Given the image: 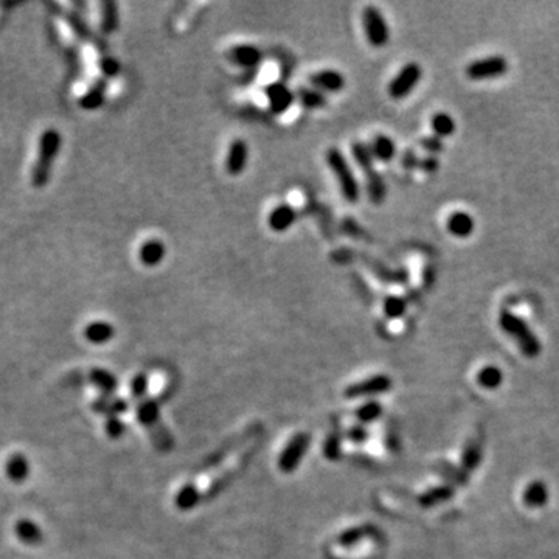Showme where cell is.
I'll return each instance as SVG.
<instances>
[{"instance_id": "cell-1", "label": "cell", "mask_w": 559, "mask_h": 559, "mask_svg": "<svg viewBox=\"0 0 559 559\" xmlns=\"http://www.w3.org/2000/svg\"><path fill=\"white\" fill-rule=\"evenodd\" d=\"M253 441H248L244 446H241L238 451H233L230 453L222 463L205 471L204 474L197 475L190 483H185L176 493V497H174L176 507L180 509H190L197 505L207 496L213 494L217 488L222 487V483H226L228 478H232L235 472L244 464L246 458L253 451Z\"/></svg>"}, {"instance_id": "cell-2", "label": "cell", "mask_w": 559, "mask_h": 559, "mask_svg": "<svg viewBox=\"0 0 559 559\" xmlns=\"http://www.w3.org/2000/svg\"><path fill=\"white\" fill-rule=\"evenodd\" d=\"M61 134L53 128L46 129L39 139V149H37V159L31 171V185L35 188H43L48 184L53 173L55 160L58 157L61 149Z\"/></svg>"}, {"instance_id": "cell-3", "label": "cell", "mask_w": 559, "mask_h": 559, "mask_svg": "<svg viewBox=\"0 0 559 559\" xmlns=\"http://www.w3.org/2000/svg\"><path fill=\"white\" fill-rule=\"evenodd\" d=\"M351 154L356 165L364 171L366 193H369L370 201L376 205L382 204L385 195H387V188H385L382 176L375 168V159H373L369 145H365L362 141H354L351 145Z\"/></svg>"}, {"instance_id": "cell-4", "label": "cell", "mask_w": 559, "mask_h": 559, "mask_svg": "<svg viewBox=\"0 0 559 559\" xmlns=\"http://www.w3.org/2000/svg\"><path fill=\"white\" fill-rule=\"evenodd\" d=\"M325 157L329 170L337 180L342 196L348 204H357L360 199V186L344 153L339 148H329Z\"/></svg>"}, {"instance_id": "cell-5", "label": "cell", "mask_w": 559, "mask_h": 559, "mask_svg": "<svg viewBox=\"0 0 559 559\" xmlns=\"http://www.w3.org/2000/svg\"><path fill=\"white\" fill-rule=\"evenodd\" d=\"M499 323L503 331L518 342L520 351L527 357H536L540 353L542 346H540L538 335L531 331V328L528 326V323L524 319L513 314L511 311L503 309L499 315Z\"/></svg>"}, {"instance_id": "cell-6", "label": "cell", "mask_w": 559, "mask_h": 559, "mask_svg": "<svg viewBox=\"0 0 559 559\" xmlns=\"http://www.w3.org/2000/svg\"><path fill=\"white\" fill-rule=\"evenodd\" d=\"M362 25L366 41L371 47L382 48L390 41V28L377 6L369 5L362 11Z\"/></svg>"}, {"instance_id": "cell-7", "label": "cell", "mask_w": 559, "mask_h": 559, "mask_svg": "<svg viewBox=\"0 0 559 559\" xmlns=\"http://www.w3.org/2000/svg\"><path fill=\"white\" fill-rule=\"evenodd\" d=\"M422 77V68L418 62H409L404 66L396 77L390 81L389 95L393 99H402L413 92L416 84Z\"/></svg>"}, {"instance_id": "cell-8", "label": "cell", "mask_w": 559, "mask_h": 559, "mask_svg": "<svg viewBox=\"0 0 559 559\" xmlns=\"http://www.w3.org/2000/svg\"><path fill=\"white\" fill-rule=\"evenodd\" d=\"M508 72V61L500 55L477 59L466 67V77L472 81L499 78Z\"/></svg>"}, {"instance_id": "cell-9", "label": "cell", "mask_w": 559, "mask_h": 559, "mask_svg": "<svg viewBox=\"0 0 559 559\" xmlns=\"http://www.w3.org/2000/svg\"><path fill=\"white\" fill-rule=\"evenodd\" d=\"M391 387V379L387 375H373L365 379H359V381L346 385L344 390V395L350 400H356V398L362 396H373L387 391Z\"/></svg>"}, {"instance_id": "cell-10", "label": "cell", "mask_w": 559, "mask_h": 559, "mask_svg": "<svg viewBox=\"0 0 559 559\" xmlns=\"http://www.w3.org/2000/svg\"><path fill=\"white\" fill-rule=\"evenodd\" d=\"M264 95L269 103L271 112L277 115H282L291 109V106L295 101V93L292 92L283 81H275L266 86Z\"/></svg>"}, {"instance_id": "cell-11", "label": "cell", "mask_w": 559, "mask_h": 559, "mask_svg": "<svg viewBox=\"0 0 559 559\" xmlns=\"http://www.w3.org/2000/svg\"><path fill=\"white\" fill-rule=\"evenodd\" d=\"M52 6H53V8L58 10L56 12H58V14H59L62 19H64L68 27H70V30L73 31L75 35L78 36L79 41L93 42L99 50H101V52H104V47H106L104 42H101V39H98V37H95V35H93L92 30L89 28V25L86 23L83 16H81L78 11H67V10L62 8V6L58 5V3H52Z\"/></svg>"}, {"instance_id": "cell-12", "label": "cell", "mask_w": 559, "mask_h": 559, "mask_svg": "<svg viewBox=\"0 0 559 559\" xmlns=\"http://www.w3.org/2000/svg\"><path fill=\"white\" fill-rule=\"evenodd\" d=\"M227 59L244 70H255L263 62V52L252 43H238L228 48Z\"/></svg>"}, {"instance_id": "cell-13", "label": "cell", "mask_w": 559, "mask_h": 559, "mask_svg": "<svg viewBox=\"0 0 559 559\" xmlns=\"http://www.w3.org/2000/svg\"><path fill=\"white\" fill-rule=\"evenodd\" d=\"M308 446V435L306 433H295L288 443H286L284 449L280 453L278 466L280 469L284 472H291L295 469V466L300 463L304 451Z\"/></svg>"}, {"instance_id": "cell-14", "label": "cell", "mask_w": 559, "mask_h": 559, "mask_svg": "<svg viewBox=\"0 0 559 559\" xmlns=\"http://www.w3.org/2000/svg\"><path fill=\"white\" fill-rule=\"evenodd\" d=\"M309 83L314 89L323 93H337L345 89V77L334 68H323L309 77Z\"/></svg>"}, {"instance_id": "cell-15", "label": "cell", "mask_w": 559, "mask_h": 559, "mask_svg": "<svg viewBox=\"0 0 559 559\" xmlns=\"http://www.w3.org/2000/svg\"><path fill=\"white\" fill-rule=\"evenodd\" d=\"M248 161V146L246 140L235 139L230 143L227 157H226V170L230 176H239L246 170Z\"/></svg>"}, {"instance_id": "cell-16", "label": "cell", "mask_w": 559, "mask_h": 559, "mask_svg": "<svg viewBox=\"0 0 559 559\" xmlns=\"http://www.w3.org/2000/svg\"><path fill=\"white\" fill-rule=\"evenodd\" d=\"M297 219V211L291 204H278L267 216V226L275 233H283L289 230Z\"/></svg>"}, {"instance_id": "cell-17", "label": "cell", "mask_w": 559, "mask_h": 559, "mask_svg": "<svg viewBox=\"0 0 559 559\" xmlns=\"http://www.w3.org/2000/svg\"><path fill=\"white\" fill-rule=\"evenodd\" d=\"M106 93H108V79L98 78L93 83L83 97L79 98V108L84 110H97L101 108L106 101Z\"/></svg>"}, {"instance_id": "cell-18", "label": "cell", "mask_w": 559, "mask_h": 559, "mask_svg": "<svg viewBox=\"0 0 559 559\" xmlns=\"http://www.w3.org/2000/svg\"><path fill=\"white\" fill-rule=\"evenodd\" d=\"M166 257V246L160 239H148L141 244L139 251V258L143 266L155 267L159 266Z\"/></svg>"}, {"instance_id": "cell-19", "label": "cell", "mask_w": 559, "mask_h": 559, "mask_svg": "<svg viewBox=\"0 0 559 559\" xmlns=\"http://www.w3.org/2000/svg\"><path fill=\"white\" fill-rule=\"evenodd\" d=\"M446 227L449 230V233L457 236V238H468V236L474 232L475 222L474 217L464 213V211H455V213H452L447 217Z\"/></svg>"}, {"instance_id": "cell-20", "label": "cell", "mask_w": 559, "mask_h": 559, "mask_svg": "<svg viewBox=\"0 0 559 559\" xmlns=\"http://www.w3.org/2000/svg\"><path fill=\"white\" fill-rule=\"evenodd\" d=\"M370 151L373 159H376L379 161H384V164H389V161L396 155V145L395 141L387 135L379 134L375 139L370 141Z\"/></svg>"}, {"instance_id": "cell-21", "label": "cell", "mask_w": 559, "mask_h": 559, "mask_svg": "<svg viewBox=\"0 0 559 559\" xmlns=\"http://www.w3.org/2000/svg\"><path fill=\"white\" fill-rule=\"evenodd\" d=\"M115 334V328L108 322L97 320L84 328V337L95 345H103L109 342Z\"/></svg>"}, {"instance_id": "cell-22", "label": "cell", "mask_w": 559, "mask_h": 559, "mask_svg": "<svg viewBox=\"0 0 559 559\" xmlns=\"http://www.w3.org/2000/svg\"><path fill=\"white\" fill-rule=\"evenodd\" d=\"M101 22H99V28H101L103 35H112L118 30L120 25V14H118V3L114 0H103L101 2Z\"/></svg>"}, {"instance_id": "cell-23", "label": "cell", "mask_w": 559, "mask_h": 559, "mask_svg": "<svg viewBox=\"0 0 559 559\" xmlns=\"http://www.w3.org/2000/svg\"><path fill=\"white\" fill-rule=\"evenodd\" d=\"M524 502L530 508H540L549 502V489L542 482H531L524 493Z\"/></svg>"}, {"instance_id": "cell-24", "label": "cell", "mask_w": 559, "mask_h": 559, "mask_svg": "<svg viewBox=\"0 0 559 559\" xmlns=\"http://www.w3.org/2000/svg\"><path fill=\"white\" fill-rule=\"evenodd\" d=\"M6 475L10 480L21 483L28 477V462L21 453H12L6 463Z\"/></svg>"}, {"instance_id": "cell-25", "label": "cell", "mask_w": 559, "mask_h": 559, "mask_svg": "<svg viewBox=\"0 0 559 559\" xmlns=\"http://www.w3.org/2000/svg\"><path fill=\"white\" fill-rule=\"evenodd\" d=\"M452 496H453V489L451 487H447V484H444V487H435V488L427 489L426 493H422L418 497V502H420V505L429 508V507L440 505V503L449 500Z\"/></svg>"}, {"instance_id": "cell-26", "label": "cell", "mask_w": 559, "mask_h": 559, "mask_svg": "<svg viewBox=\"0 0 559 559\" xmlns=\"http://www.w3.org/2000/svg\"><path fill=\"white\" fill-rule=\"evenodd\" d=\"M297 98L303 108L306 109H320L328 103L325 93L314 89V87H302L297 92Z\"/></svg>"}, {"instance_id": "cell-27", "label": "cell", "mask_w": 559, "mask_h": 559, "mask_svg": "<svg viewBox=\"0 0 559 559\" xmlns=\"http://www.w3.org/2000/svg\"><path fill=\"white\" fill-rule=\"evenodd\" d=\"M16 533H17L19 539H21L22 542H25V544L36 545L42 540L41 528L37 527L36 524H33L31 520H28V519H21L17 522Z\"/></svg>"}, {"instance_id": "cell-28", "label": "cell", "mask_w": 559, "mask_h": 559, "mask_svg": "<svg viewBox=\"0 0 559 559\" xmlns=\"http://www.w3.org/2000/svg\"><path fill=\"white\" fill-rule=\"evenodd\" d=\"M477 381L483 389H488V390L499 389L500 384L503 382V373L499 366L487 365V366H483L480 371H478Z\"/></svg>"}, {"instance_id": "cell-29", "label": "cell", "mask_w": 559, "mask_h": 559, "mask_svg": "<svg viewBox=\"0 0 559 559\" xmlns=\"http://www.w3.org/2000/svg\"><path fill=\"white\" fill-rule=\"evenodd\" d=\"M431 128L433 134L441 139V137H449L455 133V121L449 114L438 112L431 118Z\"/></svg>"}, {"instance_id": "cell-30", "label": "cell", "mask_w": 559, "mask_h": 559, "mask_svg": "<svg viewBox=\"0 0 559 559\" xmlns=\"http://www.w3.org/2000/svg\"><path fill=\"white\" fill-rule=\"evenodd\" d=\"M89 376H90L92 384L95 385V387H98L103 395H108V393H110V391L115 390L117 381H115L114 375L109 373L108 370L93 369V370H90Z\"/></svg>"}, {"instance_id": "cell-31", "label": "cell", "mask_w": 559, "mask_h": 559, "mask_svg": "<svg viewBox=\"0 0 559 559\" xmlns=\"http://www.w3.org/2000/svg\"><path fill=\"white\" fill-rule=\"evenodd\" d=\"M384 314L391 320L401 319V317L406 314L407 309V302L404 300V297L401 295H389L382 303Z\"/></svg>"}, {"instance_id": "cell-32", "label": "cell", "mask_w": 559, "mask_h": 559, "mask_svg": "<svg viewBox=\"0 0 559 559\" xmlns=\"http://www.w3.org/2000/svg\"><path fill=\"white\" fill-rule=\"evenodd\" d=\"M381 406H379V402L376 401H369V402H364L362 406H359L356 410V422H360V424H364V422H371L375 421L379 415H381Z\"/></svg>"}, {"instance_id": "cell-33", "label": "cell", "mask_w": 559, "mask_h": 559, "mask_svg": "<svg viewBox=\"0 0 559 559\" xmlns=\"http://www.w3.org/2000/svg\"><path fill=\"white\" fill-rule=\"evenodd\" d=\"M482 462V447L477 443H471L466 447L462 458L463 471H474Z\"/></svg>"}, {"instance_id": "cell-34", "label": "cell", "mask_w": 559, "mask_h": 559, "mask_svg": "<svg viewBox=\"0 0 559 559\" xmlns=\"http://www.w3.org/2000/svg\"><path fill=\"white\" fill-rule=\"evenodd\" d=\"M98 67H99V70H101V73L104 75L106 79L118 77V73H120V70H121L120 62H118V59L110 55H103L98 61Z\"/></svg>"}, {"instance_id": "cell-35", "label": "cell", "mask_w": 559, "mask_h": 559, "mask_svg": "<svg viewBox=\"0 0 559 559\" xmlns=\"http://www.w3.org/2000/svg\"><path fill=\"white\" fill-rule=\"evenodd\" d=\"M421 146L426 149L427 153H431V155H435L443 151V141H441L437 135L426 137V139L421 140Z\"/></svg>"}, {"instance_id": "cell-36", "label": "cell", "mask_w": 559, "mask_h": 559, "mask_svg": "<svg viewBox=\"0 0 559 559\" xmlns=\"http://www.w3.org/2000/svg\"><path fill=\"white\" fill-rule=\"evenodd\" d=\"M106 431H108V435L110 438H118L123 433L124 426L117 416H109L108 422H106Z\"/></svg>"}, {"instance_id": "cell-37", "label": "cell", "mask_w": 559, "mask_h": 559, "mask_svg": "<svg viewBox=\"0 0 559 559\" xmlns=\"http://www.w3.org/2000/svg\"><path fill=\"white\" fill-rule=\"evenodd\" d=\"M418 168H421L422 171L424 173H435L440 168V164H438V159H437V155H431L429 154L427 157H424V159H421L420 160V166Z\"/></svg>"}, {"instance_id": "cell-38", "label": "cell", "mask_w": 559, "mask_h": 559, "mask_svg": "<svg viewBox=\"0 0 559 559\" xmlns=\"http://www.w3.org/2000/svg\"><path fill=\"white\" fill-rule=\"evenodd\" d=\"M420 160L421 159H418V155H416L413 151H407L402 157V165H404V168H407V170H413V168L420 166Z\"/></svg>"}]
</instances>
